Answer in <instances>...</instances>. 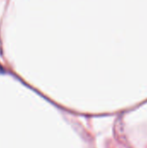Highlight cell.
I'll list each match as a JSON object with an SVG mask.
<instances>
[{
  "mask_svg": "<svg viewBox=\"0 0 147 148\" xmlns=\"http://www.w3.org/2000/svg\"><path fill=\"white\" fill-rule=\"evenodd\" d=\"M3 68H2V66L0 65V72H3Z\"/></svg>",
  "mask_w": 147,
  "mask_h": 148,
  "instance_id": "6da1fadb",
  "label": "cell"
}]
</instances>
